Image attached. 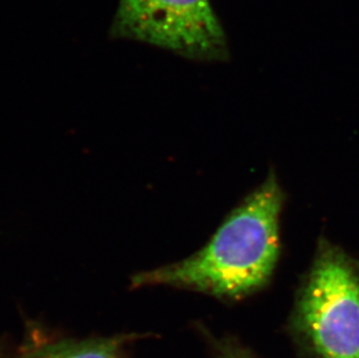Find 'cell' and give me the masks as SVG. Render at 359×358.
<instances>
[{
    "instance_id": "obj_1",
    "label": "cell",
    "mask_w": 359,
    "mask_h": 358,
    "mask_svg": "<svg viewBox=\"0 0 359 358\" xmlns=\"http://www.w3.org/2000/svg\"><path fill=\"white\" fill-rule=\"evenodd\" d=\"M284 200L271 173L228 214L205 247L185 260L133 276V289L175 287L222 300H241L262 290L280 256Z\"/></svg>"
},
{
    "instance_id": "obj_2",
    "label": "cell",
    "mask_w": 359,
    "mask_h": 358,
    "mask_svg": "<svg viewBox=\"0 0 359 358\" xmlns=\"http://www.w3.org/2000/svg\"><path fill=\"white\" fill-rule=\"evenodd\" d=\"M293 324L318 358H359V260L321 237Z\"/></svg>"
},
{
    "instance_id": "obj_3",
    "label": "cell",
    "mask_w": 359,
    "mask_h": 358,
    "mask_svg": "<svg viewBox=\"0 0 359 358\" xmlns=\"http://www.w3.org/2000/svg\"><path fill=\"white\" fill-rule=\"evenodd\" d=\"M111 35L197 61H224L227 37L210 0H119Z\"/></svg>"
},
{
    "instance_id": "obj_4",
    "label": "cell",
    "mask_w": 359,
    "mask_h": 358,
    "mask_svg": "<svg viewBox=\"0 0 359 358\" xmlns=\"http://www.w3.org/2000/svg\"><path fill=\"white\" fill-rule=\"evenodd\" d=\"M129 335L86 338H36L17 358H129Z\"/></svg>"
},
{
    "instance_id": "obj_5",
    "label": "cell",
    "mask_w": 359,
    "mask_h": 358,
    "mask_svg": "<svg viewBox=\"0 0 359 358\" xmlns=\"http://www.w3.org/2000/svg\"><path fill=\"white\" fill-rule=\"evenodd\" d=\"M217 358H257L250 350L234 341H222L217 345Z\"/></svg>"
},
{
    "instance_id": "obj_6",
    "label": "cell",
    "mask_w": 359,
    "mask_h": 358,
    "mask_svg": "<svg viewBox=\"0 0 359 358\" xmlns=\"http://www.w3.org/2000/svg\"><path fill=\"white\" fill-rule=\"evenodd\" d=\"M0 358H5V357H4V356L1 355V354H0Z\"/></svg>"
}]
</instances>
